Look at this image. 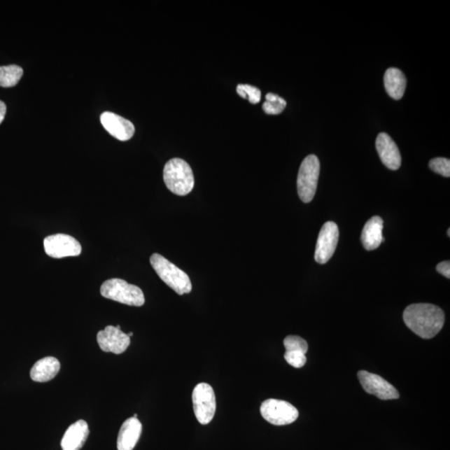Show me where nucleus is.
<instances>
[{
  "mask_svg": "<svg viewBox=\"0 0 450 450\" xmlns=\"http://www.w3.org/2000/svg\"><path fill=\"white\" fill-rule=\"evenodd\" d=\"M43 247L47 255L55 259L78 256L82 251L81 244L77 239L64 234L48 236L43 240Z\"/></svg>",
  "mask_w": 450,
  "mask_h": 450,
  "instance_id": "6e6552de",
  "label": "nucleus"
},
{
  "mask_svg": "<svg viewBox=\"0 0 450 450\" xmlns=\"http://www.w3.org/2000/svg\"><path fill=\"white\" fill-rule=\"evenodd\" d=\"M320 172V160L316 155L307 156L301 164L297 188L300 198L304 203L311 202L316 195Z\"/></svg>",
  "mask_w": 450,
  "mask_h": 450,
  "instance_id": "39448f33",
  "label": "nucleus"
},
{
  "mask_svg": "<svg viewBox=\"0 0 450 450\" xmlns=\"http://www.w3.org/2000/svg\"><path fill=\"white\" fill-rule=\"evenodd\" d=\"M23 69L18 65L12 64L0 67V86L3 88L15 86L23 76Z\"/></svg>",
  "mask_w": 450,
  "mask_h": 450,
  "instance_id": "6ab92c4d",
  "label": "nucleus"
},
{
  "mask_svg": "<svg viewBox=\"0 0 450 450\" xmlns=\"http://www.w3.org/2000/svg\"><path fill=\"white\" fill-rule=\"evenodd\" d=\"M404 321L419 337L429 339L440 333L444 325L442 309L431 304H414L405 309Z\"/></svg>",
  "mask_w": 450,
  "mask_h": 450,
  "instance_id": "f257e3e1",
  "label": "nucleus"
},
{
  "mask_svg": "<svg viewBox=\"0 0 450 450\" xmlns=\"http://www.w3.org/2000/svg\"><path fill=\"white\" fill-rule=\"evenodd\" d=\"M285 359L288 365L295 367L296 369L302 368L307 362V356L301 352H286Z\"/></svg>",
  "mask_w": 450,
  "mask_h": 450,
  "instance_id": "b1692460",
  "label": "nucleus"
},
{
  "mask_svg": "<svg viewBox=\"0 0 450 450\" xmlns=\"http://www.w3.org/2000/svg\"><path fill=\"white\" fill-rule=\"evenodd\" d=\"M100 121L107 132L120 141H129L134 136V125L116 113L104 112L100 116Z\"/></svg>",
  "mask_w": 450,
  "mask_h": 450,
  "instance_id": "f8f14e48",
  "label": "nucleus"
},
{
  "mask_svg": "<svg viewBox=\"0 0 450 450\" xmlns=\"http://www.w3.org/2000/svg\"><path fill=\"white\" fill-rule=\"evenodd\" d=\"M89 434L88 423L81 419L69 427L61 441V447L63 450H80L84 447Z\"/></svg>",
  "mask_w": 450,
  "mask_h": 450,
  "instance_id": "2eb2a0df",
  "label": "nucleus"
},
{
  "mask_svg": "<svg viewBox=\"0 0 450 450\" xmlns=\"http://www.w3.org/2000/svg\"><path fill=\"white\" fill-rule=\"evenodd\" d=\"M384 80L387 93L391 98L398 100L403 97L406 88V78L403 72L395 68L388 69Z\"/></svg>",
  "mask_w": 450,
  "mask_h": 450,
  "instance_id": "a211bd4d",
  "label": "nucleus"
},
{
  "mask_svg": "<svg viewBox=\"0 0 450 450\" xmlns=\"http://www.w3.org/2000/svg\"><path fill=\"white\" fill-rule=\"evenodd\" d=\"M6 104H4L2 101H0V124L2 123V122L4 120V116H6Z\"/></svg>",
  "mask_w": 450,
  "mask_h": 450,
  "instance_id": "a878e982",
  "label": "nucleus"
},
{
  "mask_svg": "<svg viewBox=\"0 0 450 450\" xmlns=\"http://www.w3.org/2000/svg\"><path fill=\"white\" fill-rule=\"evenodd\" d=\"M164 181L173 194L189 195L194 189L195 177L189 164L182 159H172L164 168Z\"/></svg>",
  "mask_w": 450,
  "mask_h": 450,
  "instance_id": "f03ea898",
  "label": "nucleus"
},
{
  "mask_svg": "<svg viewBox=\"0 0 450 450\" xmlns=\"http://www.w3.org/2000/svg\"><path fill=\"white\" fill-rule=\"evenodd\" d=\"M283 345H285L286 352H301L307 355L309 349L307 340L300 337V336H287L283 340Z\"/></svg>",
  "mask_w": 450,
  "mask_h": 450,
  "instance_id": "412c9836",
  "label": "nucleus"
},
{
  "mask_svg": "<svg viewBox=\"0 0 450 450\" xmlns=\"http://www.w3.org/2000/svg\"><path fill=\"white\" fill-rule=\"evenodd\" d=\"M150 264L159 277L178 295L190 294L192 291L193 287L189 275L164 256L154 253L150 257Z\"/></svg>",
  "mask_w": 450,
  "mask_h": 450,
  "instance_id": "7ed1b4c3",
  "label": "nucleus"
},
{
  "mask_svg": "<svg viewBox=\"0 0 450 450\" xmlns=\"http://www.w3.org/2000/svg\"><path fill=\"white\" fill-rule=\"evenodd\" d=\"M127 335H128V336H129V338H130V337H132V336L134 335V334H133V333H129V334H127Z\"/></svg>",
  "mask_w": 450,
  "mask_h": 450,
  "instance_id": "bb28decb",
  "label": "nucleus"
},
{
  "mask_svg": "<svg viewBox=\"0 0 450 450\" xmlns=\"http://www.w3.org/2000/svg\"><path fill=\"white\" fill-rule=\"evenodd\" d=\"M430 168L440 176L447 178L450 176V160L449 159H433L430 161Z\"/></svg>",
  "mask_w": 450,
  "mask_h": 450,
  "instance_id": "5701e85b",
  "label": "nucleus"
},
{
  "mask_svg": "<svg viewBox=\"0 0 450 450\" xmlns=\"http://www.w3.org/2000/svg\"><path fill=\"white\" fill-rule=\"evenodd\" d=\"M436 270L444 277L450 279V262L443 261L441 262L438 265H437Z\"/></svg>",
  "mask_w": 450,
  "mask_h": 450,
  "instance_id": "393cba45",
  "label": "nucleus"
},
{
  "mask_svg": "<svg viewBox=\"0 0 450 450\" xmlns=\"http://www.w3.org/2000/svg\"><path fill=\"white\" fill-rule=\"evenodd\" d=\"M142 423L137 418H129L122 425L118 436L119 450H133L141 438Z\"/></svg>",
  "mask_w": 450,
  "mask_h": 450,
  "instance_id": "4468645a",
  "label": "nucleus"
},
{
  "mask_svg": "<svg viewBox=\"0 0 450 450\" xmlns=\"http://www.w3.org/2000/svg\"><path fill=\"white\" fill-rule=\"evenodd\" d=\"M59 370V361L56 358H43L33 366L30 371V377L36 382H48L58 374Z\"/></svg>",
  "mask_w": 450,
  "mask_h": 450,
  "instance_id": "f3484780",
  "label": "nucleus"
},
{
  "mask_svg": "<svg viewBox=\"0 0 450 450\" xmlns=\"http://www.w3.org/2000/svg\"><path fill=\"white\" fill-rule=\"evenodd\" d=\"M192 400L196 419L201 425H208L216 412V398L212 386L206 383L197 384L192 395Z\"/></svg>",
  "mask_w": 450,
  "mask_h": 450,
  "instance_id": "423d86ee",
  "label": "nucleus"
},
{
  "mask_svg": "<svg viewBox=\"0 0 450 450\" xmlns=\"http://www.w3.org/2000/svg\"><path fill=\"white\" fill-rule=\"evenodd\" d=\"M377 148L380 160L388 169L397 170L401 166V155L399 148L386 133H381L377 139Z\"/></svg>",
  "mask_w": 450,
  "mask_h": 450,
  "instance_id": "ddd939ff",
  "label": "nucleus"
},
{
  "mask_svg": "<svg viewBox=\"0 0 450 450\" xmlns=\"http://www.w3.org/2000/svg\"><path fill=\"white\" fill-rule=\"evenodd\" d=\"M265 99L266 102L263 104V109L267 115H276L285 111L287 103L279 95L269 93L266 94Z\"/></svg>",
  "mask_w": 450,
  "mask_h": 450,
  "instance_id": "aec40b11",
  "label": "nucleus"
},
{
  "mask_svg": "<svg viewBox=\"0 0 450 450\" xmlns=\"http://www.w3.org/2000/svg\"><path fill=\"white\" fill-rule=\"evenodd\" d=\"M100 293L104 298L130 305V307H141L146 303L141 288L130 285L124 279H108L103 283L100 288Z\"/></svg>",
  "mask_w": 450,
  "mask_h": 450,
  "instance_id": "20e7f679",
  "label": "nucleus"
},
{
  "mask_svg": "<svg viewBox=\"0 0 450 450\" xmlns=\"http://www.w3.org/2000/svg\"><path fill=\"white\" fill-rule=\"evenodd\" d=\"M134 418H138V414H135L134 415Z\"/></svg>",
  "mask_w": 450,
  "mask_h": 450,
  "instance_id": "c85d7f7f",
  "label": "nucleus"
},
{
  "mask_svg": "<svg viewBox=\"0 0 450 450\" xmlns=\"http://www.w3.org/2000/svg\"><path fill=\"white\" fill-rule=\"evenodd\" d=\"M339 237V227L335 222H326L323 225L317 240L314 259L317 263L325 265L329 261L337 247Z\"/></svg>",
  "mask_w": 450,
  "mask_h": 450,
  "instance_id": "1a4fd4ad",
  "label": "nucleus"
},
{
  "mask_svg": "<svg viewBox=\"0 0 450 450\" xmlns=\"http://www.w3.org/2000/svg\"><path fill=\"white\" fill-rule=\"evenodd\" d=\"M447 233H448V236H449V237H450V230H449V229L448 230V232H447Z\"/></svg>",
  "mask_w": 450,
  "mask_h": 450,
  "instance_id": "cd10ccee",
  "label": "nucleus"
},
{
  "mask_svg": "<svg viewBox=\"0 0 450 450\" xmlns=\"http://www.w3.org/2000/svg\"><path fill=\"white\" fill-rule=\"evenodd\" d=\"M358 377L368 394L374 395L382 400L399 399L400 394L396 388L379 375L361 370L358 373Z\"/></svg>",
  "mask_w": 450,
  "mask_h": 450,
  "instance_id": "9d476101",
  "label": "nucleus"
},
{
  "mask_svg": "<svg viewBox=\"0 0 450 450\" xmlns=\"http://www.w3.org/2000/svg\"><path fill=\"white\" fill-rule=\"evenodd\" d=\"M97 342L103 351L120 355L129 346L130 338L120 330V325H108L99 332Z\"/></svg>",
  "mask_w": 450,
  "mask_h": 450,
  "instance_id": "9b49d317",
  "label": "nucleus"
},
{
  "mask_svg": "<svg viewBox=\"0 0 450 450\" xmlns=\"http://www.w3.org/2000/svg\"><path fill=\"white\" fill-rule=\"evenodd\" d=\"M260 413L266 421L274 426H287L294 423L299 417V412L288 402L269 399L262 403Z\"/></svg>",
  "mask_w": 450,
  "mask_h": 450,
  "instance_id": "0eeeda50",
  "label": "nucleus"
},
{
  "mask_svg": "<svg viewBox=\"0 0 450 450\" xmlns=\"http://www.w3.org/2000/svg\"><path fill=\"white\" fill-rule=\"evenodd\" d=\"M384 221L379 216H374L366 223L361 234V242L365 250H377L384 241L382 235Z\"/></svg>",
  "mask_w": 450,
  "mask_h": 450,
  "instance_id": "dca6fc26",
  "label": "nucleus"
},
{
  "mask_svg": "<svg viewBox=\"0 0 450 450\" xmlns=\"http://www.w3.org/2000/svg\"><path fill=\"white\" fill-rule=\"evenodd\" d=\"M237 93L240 97L248 99L251 104H256L260 102L261 91L255 86L248 85H239Z\"/></svg>",
  "mask_w": 450,
  "mask_h": 450,
  "instance_id": "4be33fe9",
  "label": "nucleus"
}]
</instances>
